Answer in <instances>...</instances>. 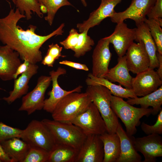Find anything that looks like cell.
I'll return each mask as SVG.
<instances>
[{"instance_id":"d590c367","label":"cell","mask_w":162,"mask_h":162,"mask_svg":"<svg viewBox=\"0 0 162 162\" xmlns=\"http://www.w3.org/2000/svg\"><path fill=\"white\" fill-rule=\"evenodd\" d=\"M148 19H153L162 26V0H155L154 4L147 15Z\"/></svg>"},{"instance_id":"b9f144b4","label":"cell","mask_w":162,"mask_h":162,"mask_svg":"<svg viewBox=\"0 0 162 162\" xmlns=\"http://www.w3.org/2000/svg\"><path fill=\"white\" fill-rule=\"evenodd\" d=\"M40 8L41 12L43 14L47 13V9L46 7L43 4H40Z\"/></svg>"},{"instance_id":"f1b7e54d","label":"cell","mask_w":162,"mask_h":162,"mask_svg":"<svg viewBox=\"0 0 162 162\" xmlns=\"http://www.w3.org/2000/svg\"><path fill=\"white\" fill-rule=\"evenodd\" d=\"M40 4L44 5L47 9V15L45 20L50 25L52 24L55 15L61 7L65 6H72L68 0H37Z\"/></svg>"},{"instance_id":"7a4b0ae2","label":"cell","mask_w":162,"mask_h":162,"mask_svg":"<svg viewBox=\"0 0 162 162\" xmlns=\"http://www.w3.org/2000/svg\"><path fill=\"white\" fill-rule=\"evenodd\" d=\"M92 102L86 92H74L64 97L58 103L51 113L53 120L70 122L85 111Z\"/></svg>"},{"instance_id":"f6af8a7d","label":"cell","mask_w":162,"mask_h":162,"mask_svg":"<svg viewBox=\"0 0 162 162\" xmlns=\"http://www.w3.org/2000/svg\"><path fill=\"white\" fill-rule=\"evenodd\" d=\"M2 161L0 159V162H2Z\"/></svg>"},{"instance_id":"ffe728a7","label":"cell","mask_w":162,"mask_h":162,"mask_svg":"<svg viewBox=\"0 0 162 162\" xmlns=\"http://www.w3.org/2000/svg\"><path fill=\"white\" fill-rule=\"evenodd\" d=\"M38 66L36 64L30 63L26 71L14 80V88L9 92L8 97H4L2 99L10 104L22 95L26 94L28 91V83L31 78L38 72Z\"/></svg>"},{"instance_id":"7402d4cb","label":"cell","mask_w":162,"mask_h":162,"mask_svg":"<svg viewBox=\"0 0 162 162\" xmlns=\"http://www.w3.org/2000/svg\"><path fill=\"white\" fill-rule=\"evenodd\" d=\"M118 63L109 69L104 77L112 82H117L125 88L131 89L132 77L129 73L125 55L118 57Z\"/></svg>"},{"instance_id":"9c48e42d","label":"cell","mask_w":162,"mask_h":162,"mask_svg":"<svg viewBox=\"0 0 162 162\" xmlns=\"http://www.w3.org/2000/svg\"><path fill=\"white\" fill-rule=\"evenodd\" d=\"M155 0H132L129 6L121 12L115 11L110 17L111 21L117 23L127 19L134 20L136 25L144 22L146 16L153 6Z\"/></svg>"},{"instance_id":"ac0fdd59","label":"cell","mask_w":162,"mask_h":162,"mask_svg":"<svg viewBox=\"0 0 162 162\" xmlns=\"http://www.w3.org/2000/svg\"><path fill=\"white\" fill-rule=\"evenodd\" d=\"M19 53L7 45L0 46V78L4 81L12 80L22 63Z\"/></svg>"},{"instance_id":"60d3db41","label":"cell","mask_w":162,"mask_h":162,"mask_svg":"<svg viewBox=\"0 0 162 162\" xmlns=\"http://www.w3.org/2000/svg\"><path fill=\"white\" fill-rule=\"evenodd\" d=\"M157 55L159 62V65L157 72L160 78L162 80V55H160L158 52Z\"/></svg>"},{"instance_id":"836d02e7","label":"cell","mask_w":162,"mask_h":162,"mask_svg":"<svg viewBox=\"0 0 162 162\" xmlns=\"http://www.w3.org/2000/svg\"><path fill=\"white\" fill-rule=\"evenodd\" d=\"M22 131V130L10 126L0 122V143L12 138H20Z\"/></svg>"},{"instance_id":"f546056e","label":"cell","mask_w":162,"mask_h":162,"mask_svg":"<svg viewBox=\"0 0 162 162\" xmlns=\"http://www.w3.org/2000/svg\"><path fill=\"white\" fill-rule=\"evenodd\" d=\"M88 31L85 30L79 34L77 43L72 50L75 57L78 58L84 56L92 50L94 44L93 39L88 35Z\"/></svg>"},{"instance_id":"ee69618b","label":"cell","mask_w":162,"mask_h":162,"mask_svg":"<svg viewBox=\"0 0 162 162\" xmlns=\"http://www.w3.org/2000/svg\"><path fill=\"white\" fill-rule=\"evenodd\" d=\"M13 2L14 3V4H15L16 0H12Z\"/></svg>"},{"instance_id":"d6a6232c","label":"cell","mask_w":162,"mask_h":162,"mask_svg":"<svg viewBox=\"0 0 162 162\" xmlns=\"http://www.w3.org/2000/svg\"><path fill=\"white\" fill-rule=\"evenodd\" d=\"M49 152L37 147H30L23 162H47Z\"/></svg>"},{"instance_id":"484cf974","label":"cell","mask_w":162,"mask_h":162,"mask_svg":"<svg viewBox=\"0 0 162 162\" xmlns=\"http://www.w3.org/2000/svg\"><path fill=\"white\" fill-rule=\"evenodd\" d=\"M129 104L133 105H140L141 107L148 108L152 107V114L157 115L161 110L162 104V86L155 91L141 98H129L126 101Z\"/></svg>"},{"instance_id":"74e56055","label":"cell","mask_w":162,"mask_h":162,"mask_svg":"<svg viewBox=\"0 0 162 162\" xmlns=\"http://www.w3.org/2000/svg\"><path fill=\"white\" fill-rule=\"evenodd\" d=\"M59 63L61 64L66 65L77 70H82L86 71L89 70L87 66L84 64L75 62L67 60L60 61Z\"/></svg>"},{"instance_id":"277c9868","label":"cell","mask_w":162,"mask_h":162,"mask_svg":"<svg viewBox=\"0 0 162 162\" xmlns=\"http://www.w3.org/2000/svg\"><path fill=\"white\" fill-rule=\"evenodd\" d=\"M111 107L118 118L124 124L126 132L132 136L137 132L136 127L140 124V119L144 116H148L152 114V108H137L125 101L122 98L111 96Z\"/></svg>"},{"instance_id":"e0dca14e","label":"cell","mask_w":162,"mask_h":162,"mask_svg":"<svg viewBox=\"0 0 162 162\" xmlns=\"http://www.w3.org/2000/svg\"><path fill=\"white\" fill-rule=\"evenodd\" d=\"M122 0H101L98 8L91 12L88 18L82 23L77 24L80 32L99 25L105 19L110 17L115 11V7Z\"/></svg>"},{"instance_id":"f35d334b","label":"cell","mask_w":162,"mask_h":162,"mask_svg":"<svg viewBox=\"0 0 162 162\" xmlns=\"http://www.w3.org/2000/svg\"><path fill=\"white\" fill-rule=\"evenodd\" d=\"M24 62L22 63L18 67L14 75V79L15 80L17 78L18 75L24 73L28 69L30 63L26 60H24Z\"/></svg>"},{"instance_id":"1f68e13d","label":"cell","mask_w":162,"mask_h":162,"mask_svg":"<svg viewBox=\"0 0 162 162\" xmlns=\"http://www.w3.org/2000/svg\"><path fill=\"white\" fill-rule=\"evenodd\" d=\"M62 47L58 44L52 43L49 45V48L46 55L41 61V63L49 67H53L55 61L61 57L65 56L62 55Z\"/></svg>"},{"instance_id":"d6986e66","label":"cell","mask_w":162,"mask_h":162,"mask_svg":"<svg viewBox=\"0 0 162 162\" xmlns=\"http://www.w3.org/2000/svg\"><path fill=\"white\" fill-rule=\"evenodd\" d=\"M116 133L120 141V153L116 162H141L142 157L134 146L133 136L128 135L119 122Z\"/></svg>"},{"instance_id":"8d00e7d4","label":"cell","mask_w":162,"mask_h":162,"mask_svg":"<svg viewBox=\"0 0 162 162\" xmlns=\"http://www.w3.org/2000/svg\"><path fill=\"white\" fill-rule=\"evenodd\" d=\"M79 34L77 31L73 28L69 32L67 38L64 40L60 42V44L65 49H70L72 50L77 43Z\"/></svg>"},{"instance_id":"603a6c76","label":"cell","mask_w":162,"mask_h":162,"mask_svg":"<svg viewBox=\"0 0 162 162\" xmlns=\"http://www.w3.org/2000/svg\"><path fill=\"white\" fill-rule=\"evenodd\" d=\"M11 162H23L30 146L20 138H12L0 143Z\"/></svg>"},{"instance_id":"7bdbcfd3","label":"cell","mask_w":162,"mask_h":162,"mask_svg":"<svg viewBox=\"0 0 162 162\" xmlns=\"http://www.w3.org/2000/svg\"><path fill=\"white\" fill-rule=\"evenodd\" d=\"M82 4L85 7H86L87 6V3L86 0H80Z\"/></svg>"},{"instance_id":"83f0119b","label":"cell","mask_w":162,"mask_h":162,"mask_svg":"<svg viewBox=\"0 0 162 162\" xmlns=\"http://www.w3.org/2000/svg\"><path fill=\"white\" fill-rule=\"evenodd\" d=\"M15 4L21 14L25 15L28 20L32 18V12L40 18L43 14L41 12L40 4L37 0H16Z\"/></svg>"},{"instance_id":"3957f363","label":"cell","mask_w":162,"mask_h":162,"mask_svg":"<svg viewBox=\"0 0 162 162\" xmlns=\"http://www.w3.org/2000/svg\"><path fill=\"white\" fill-rule=\"evenodd\" d=\"M51 133L56 144H63L79 150L86 136L81 129L70 122L44 119L41 120Z\"/></svg>"},{"instance_id":"e575fe53","label":"cell","mask_w":162,"mask_h":162,"mask_svg":"<svg viewBox=\"0 0 162 162\" xmlns=\"http://www.w3.org/2000/svg\"><path fill=\"white\" fill-rule=\"evenodd\" d=\"M159 113L156 122L153 125H148L144 122L141 124V130L147 135L162 134V110Z\"/></svg>"},{"instance_id":"8fae6325","label":"cell","mask_w":162,"mask_h":162,"mask_svg":"<svg viewBox=\"0 0 162 162\" xmlns=\"http://www.w3.org/2000/svg\"><path fill=\"white\" fill-rule=\"evenodd\" d=\"M162 84L157 72L149 68L132 78L131 89L136 96L143 97L155 91Z\"/></svg>"},{"instance_id":"cb8c5ba5","label":"cell","mask_w":162,"mask_h":162,"mask_svg":"<svg viewBox=\"0 0 162 162\" xmlns=\"http://www.w3.org/2000/svg\"><path fill=\"white\" fill-rule=\"evenodd\" d=\"M86 82L88 86H103L108 89L112 95L122 98H135L138 97L131 89L123 88L120 85L115 84L104 77L95 76L92 73L88 74Z\"/></svg>"},{"instance_id":"4fadbf2b","label":"cell","mask_w":162,"mask_h":162,"mask_svg":"<svg viewBox=\"0 0 162 162\" xmlns=\"http://www.w3.org/2000/svg\"><path fill=\"white\" fill-rule=\"evenodd\" d=\"M108 37L100 40L92 55V74L97 77H104L109 70L112 54L109 49Z\"/></svg>"},{"instance_id":"ba28073f","label":"cell","mask_w":162,"mask_h":162,"mask_svg":"<svg viewBox=\"0 0 162 162\" xmlns=\"http://www.w3.org/2000/svg\"><path fill=\"white\" fill-rule=\"evenodd\" d=\"M51 82L50 76L39 77L35 88L22 97V104L18 111H25L30 115L36 110L43 109L45 92Z\"/></svg>"},{"instance_id":"5bb4252c","label":"cell","mask_w":162,"mask_h":162,"mask_svg":"<svg viewBox=\"0 0 162 162\" xmlns=\"http://www.w3.org/2000/svg\"><path fill=\"white\" fill-rule=\"evenodd\" d=\"M134 42L127 50V64L129 71L137 74L150 68V60L143 41Z\"/></svg>"},{"instance_id":"4316f807","label":"cell","mask_w":162,"mask_h":162,"mask_svg":"<svg viewBox=\"0 0 162 162\" xmlns=\"http://www.w3.org/2000/svg\"><path fill=\"white\" fill-rule=\"evenodd\" d=\"M78 151L70 146L56 144L49 152L47 162H75Z\"/></svg>"},{"instance_id":"4dcf8cb0","label":"cell","mask_w":162,"mask_h":162,"mask_svg":"<svg viewBox=\"0 0 162 162\" xmlns=\"http://www.w3.org/2000/svg\"><path fill=\"white\" fill-rule=\"evenodd\" d=\"M144 22L148 26L155 44L157 52L160 55H162V29L161 26L153 19L146 18Z\"/></svg>"},{"instance_id":"ab89813d","label":"cell","mask_w":162,"mask_h":162,"mask_svg":"<svg viewBox=\"0 0 162 162\" xmlns=\"http://www.w3.org/2000/svg\"><path fill=\"white\" fill-rule=\"evenodd\" d=\"M0 159L2 162H11V159L5 153L0 144Z\"/></svg>"},{"instance_id":"7c38bea8","label":"cell","mask_w":162,"mask_h":162,"mask_svg":"<svg viewBox=\"0 0 162 162\" xmlns=\"http://www.w3.org/2000/svg\"><path fill=\"white\" fill-rule=\"evenodd\" d=\"M104 156V145L100 135L86 136L79 150L75 162H103Z\"/></svg>"},{"instance_id":"44dd1931","label":"cell","mask_w":162,"mask_h":162,"mask_svg":"<svg viewBox=\"0 0 162 162\" xmlns=\"http://www.w3.org/2000/svg\"><path fill=\"white\" fill-rule=\"evenodd\" d=\"M136 38L138 42L143 41L150 60V68H158L159 65L157 53V49L154 41L152 37L149 29L146 24L142 22L136 25Z\"/></svg>"},{"instance_id":"2e32d148","label":"cell","mask_w":162,"mask_h":162,"mask_svg":"<svg viewBox=\"0 0 162 162\" xmlns=\"http://www.w3.org/2000/svg\"><path fill=\"white\" fill-rule=\"evenodd\" d=\"M108 37L118 57L125 55L136 38V28H128L123 22L117 23L113 33Z\"/></svg>"},{"instance_id":"8992f818","label":"cell","mask_w":162,"mask_h":162,"mask_svg":"<svg viewBox=\"0 0 162 162\" xmlns=\"http://www.w3.org/2000/svg\"><path fill=\"white\" fill-rule=\"evenodd\" d=\"M20 138L30 147L40 148L49 152L56 145L51 133L41 121L32 120L22 130Z\"/></svg>"},{"instance_id":"9a60e30c","label":"cell","mask_w":162,"mask_h":162,"mask_svg":"<svg viewBox=\"0 0 162 162\" xmlns=\"http://www.w3.org/2000/svg\"><path fill=\"white\" fill-rule=\"evenodd\" d=\"M66 73V70L61 67H58L56 70H52L49 72L52 82V88L48 93L49 98L44 100L43 108L44 110L48 112L52 113L59 102L68 94L72 92H81L82 88L81 86L70 91H66L61 87L58 82V77Z\"/></svg>"},{"instance_id":"d4e9b609","label":"cell","mask_w":162,"mask_h":162,"mask_svg":"<svg viewBox=\"0 0 162 162\" xmlns=\"http://www.w3.org/2000/svg\"><path fill=\"white\" fill-rule=\"evenodd\" d=\"M100 137L104 145L103 162H116L120 153V141L118 134L106 132L100 135Z\"/></svg>"},{"instance_id":"30bf717a","label":"cell","mask_w":162,"mask_h":162,"mask_svg":"<svg viewBox=\"0 0 162 162\" xmlns=\"http://www.w3.org/2000/svg\"><path fill=\"white\" fill-rule=\"evenodd\" d=\"M134 144L136 151L142 153L144 157L142 162H156L157 158L162 156V138L157 134L142 137H133Z\"/></svg>"},{"instance_id":"6da1fadb","label":"cell","mask_w":162,"mask_h":162,"mask_svg":"<svg viewBox=\"0 0 162 162\" xmlns=\"http://www.w3.org/2000/svg\"><path fill=\"white\" fill-rule=\"evenodd\" d=\"M26 18L18 9L10 8L5 17L0 18V41L17 52L22 60L36 64L41 61L42 56L40 48L47 40L54 36L62 35L64 23L50 34L44 36L35 33L36 26L30 25L24 30L17 23L21 19Z\"/></svg>"},{"instance_id":"5b68a950","label":"cell","mask_w":162,"mask_h":162,"mask_svg":"<svg viewBox=\"0 0 162 162\" xmlns=\"http://www.w3.org/2000/svg\"><path fill=\"white\" fill-rule=\"evenodd\" d=\"M86 92L104 120L107 132L110 134L116 133L119 122L111 106L112 94L110 91L103 86L95 85L88 86Z\"/></svg>"},{"instance_id":"52a82bcc","label":"cell","mask_w":162,"mask_h":162,"mask_svg":"<svg viewBox=\"0 0 162 162\" xmlns=\"http://www.w3.org/2000/svg\"><path fill=\"white\" fill-rule=\"evenodd\" d=\"M70 122L80 128L86 136L100 135L107 132L105 122L92 102L85 111Z\"/></svg>"}]
</instances>
